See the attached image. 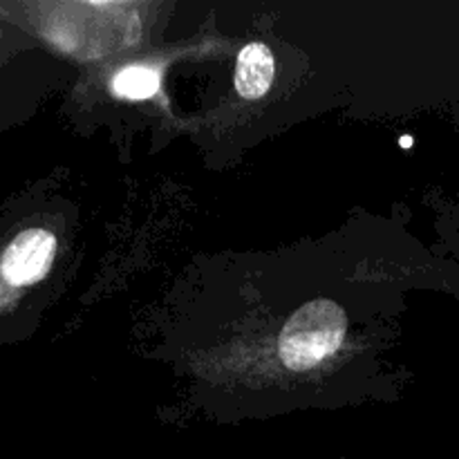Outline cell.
<instances>
[{
  "mask_svg": "<svg viewBox=\"0 0 459 459\" xmlns=\"http://www.w3.org/2000/svg\"><path fill=\"white\" fill-rule=\"evenodd\" d=\"M348 321L332 300H312L287 321L281 334V357L290 370L303 372L321 363L343 343Z\"/></svg>",
  "mask_w": 459,
  "mask_h": 459,
  "instance_id": "6da1fadb",
  "label": "cell"
},
{
  "mask_svg": "<svg viewBox=\"0 0 459 459\" xmlns=\"http://www.w3.org/2000/svg\"><path fill=\"white\" fill-rule=\"evenodd\" d=\"M273 81V54L267 45L251 43L238 56L236 90L245 99H258Z\"/></svg>",
  "mask_w": 459,
  "mask_h": 459,
  "instance_id": "7a4b0ae2",
  "label": "cell"
},
{
  "mask_svg": "<svg viewBox=\"0 0 459 459\" xmlns=\"http://www.w3.org/2000/svg\"><path fill=\"white\" fill-rule=\"evenodd\" d=\"M160 90V74L151 67H126L112 81V92L124 99H148Z\"/></svg>",
  "mask_w": 459,
  "mask_h": 459,
  "instance_id": "3957f363",
  "label": "cell"
}]
</instances>
